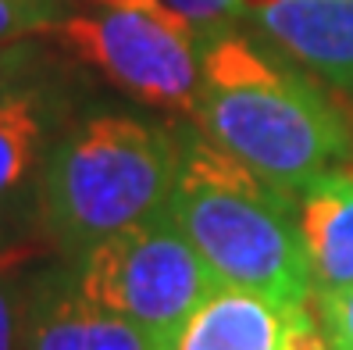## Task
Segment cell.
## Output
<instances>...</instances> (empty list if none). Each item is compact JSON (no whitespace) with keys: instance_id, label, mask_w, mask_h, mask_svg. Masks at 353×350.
<instances>
[{"instance_id":"6da1fadb","label":"cell","mask_w":353,"mask_h":350,"mask_svg":"<svg viewBox=\"0 0 353 350\" xmlns=\"http://www.w3.org/2000/svg\"><path fill=\"white\" fill-rule=\"evenodd\" d=\"M196 126L289 197L353 161V126L336 100L239 32L203 47Z\"/></svg>"},{"instance_id":"7a4b0ae2","label":"cell","mask_w":353,"mask_h":350,"mask_svg":"<svg viewBox=\"0 0 353 350\" xmlns=\"http://www.w3.org/2000/svg\"><path fill=\"white\" fill-rule=\"evenodd\" d=\"M214 139H185L168 215L225 286L282 307L310 300V261L300 208Z\"/></svg>"},{"instance_id":"3957f363","label":"cell","mask_w":353,"mask_h":350,"mask_svg":"<svg viewBox=\"0 0 353 350\" xmlns=\"http://www.w3.org/2000/svg\"><path fill=\"white\" fill-rule=\"evenodd\" d=\"M182 139L129 115H90L54 139L36 215L65 254L164 215L179 182Z\"/></svg>"},{"instance_id":"277c9868","label":"cell","mask_w":353,"mask_h":350,"mask_svg":"<svg viewBox=\"0 0 353 350\" xmlns=\"http://www.w3.org/2000/svg\"><path fill=\"white\" fill-rule=\"evenodd\" d=\"M43 36L139 104L196 118L203 43L150 0H75Z\"/></svg>"},{"instance_id":"5b68a950","label":"cell","mask_w":353,"mask_h":350,"mask_svg":"<svg viewBox=\"0 0 353 350\" xmlns=\"http://www.w3.org/2000/svg\"><path fill=\"white\" fill-rule=\"evenodd\" d=\"M82 300L172 340L175 329L218 286L211 264L185 233L157 215L72 257L65 272Z\"/></svg>"},{"instance_id":"8992f818","label":"cell","mask_w":353,"mask_h":350,"mask_svg":"<svg viewBox=\"0 0 353 350\" xmlns=\"http://www.w3.org/2000/svg\"><path fill=\"white\" fill-rule=\"evenodd\" d=\"M243 11L310 75L353 93V0H243Z\"/></svg>"},{"instance_id":"52a82bcc","label":"cell","mask_w":353,"mask_h":350,"mask_svg":"<svg viewBox=\"0 0 353 350\" xmlns=\"http://www.w3.org/2000/svg\"><path fill=\"white\" fill-rule=\"evenodd\" d=\"M22 350H168V340L82 300L68 275H57L26 297Z\"/></svg>"},{"instance_id":"ba28073f","label":"cell","mask_w":353,"mask_h":350,"mask_svg":"<svg viewBox=\"0 0 353 350\" xmlns=\"http://www.w3.org/2000/svg\"><path fill=\"white\" fill-rule=\"evenodd\" d=\"M57 139V100L47 86L0 82V222L18 204H36L39 175Z\"/></svg>"},{"instance_id":"9c48e42d","label":"cell","mask_w":353,"mask_h":350,"mask_svg":"<svg viewBox=\"0 0 353 350\" xmlns=\"http://www.w3.org/2000/svg\"><path fill=\"white\" fill-rule=\"evenodd\" d=\"M289 311L293 307L254 290L218 282L211 297L175 329L168 350H282Z\"/></svg>"},{"instance_id":"30bf717a","label":"cell","mask_w":353,"mask_h":350,"mask_svg":"<svg viewBox=\"0 0 353 350\" xmlns=\"http://www.w3.org/2000/svg\"><path fill=\"white\" fill-rule=\"evenodd\" d=\"M300 229L310 261V297L353 282V161L321 175L300 197Z\"/></svg>"},{"instance_id":"8fae6325","label":"cell","mask_w":353,"mask_h":350,"mask_svg":"<svg viewBox=\"0 0 353 350\" xmlns=\"http://www.w3.org/2000/svg\"><path fill=\"white\" fill-rule=\"evenodd\" d=\"M150 4L175 14L182 26H190L203 47L211 43V39L225 36V32H232L236 18L246 14L243 0H150Z\"/></svg>"},{"instance_id":"7c38bea8","label":"cell","mask_w":353,"mask_h":350,"mask_svg":"<svg viewBox=\"0 0 353 350\" xmlns=\"http://www.w3.org/2000/svg\"><path fill=\"white\" fill-rule=\"evenodd\" d=\"M65 11V0H0V47L26 36H43Z\"/></svg>"},{"instance_id":"4fadbf2b","label":"cell","mask_w":353,"mask_h":350,"mask_svg":"<svg viewBox=\"0 0 353 350\" xmlns=\"http://www.w3.org/2000/svg\"><path fill=\"white\" fill-rule=\"evenodd\" d=\"M321 311V329L332 350H353V282L343 290L314 297Z\"/></svg>"},{"instance_id":"5bb4252c","label":"cell","mask_w":353,"mask_h":350,"mask_svg":"<svg viewBox=\"0 0 353 350\" xmlns=\"http://www.w3.org/2000/svg\"><path fill=\"white\" fill-rule=\"evenodd\" d=\"M26 333V297L18 293L14 279L0 269V350H22Z\"/></svg>"},{"instance_id":"9a60e30c","label":"cell","mask_w":353,"mask_h":350,"mask_svg":"<svg viewBox=\"0 0 353 350\" xmlns=\"http://www.w3.org/2000/svg\"><path fill=\"white\" fill-rule=\"evenodd\" d=\"M310 300H314V297H310ZM310 300L289 311L282 350H332L325 329L318 325V315H314V307H310Z\"/></svg>"},{"instance_id":"2e32d148","label":"cell","mask_w":353,"mask_h":350,"mask_svg":"<svg viewBox=\"0 0 353 350\" xmlns=\"http://www.w3.org/2000/svg\"><path fill=\"white\" fill-rule=\"evenodd\" d=\"M8 79H14V61L8 47H0V82H8Z\"/></svg>"}]
</instances>
